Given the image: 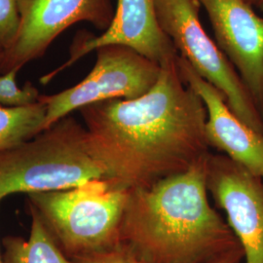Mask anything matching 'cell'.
Instances as JSON below:
<instances>
[{
	"instance_id": "obj_9",
	"label": "cell",
	"mask_w": 263,
	"mask_h": 263,
	"mask_svg": "<svg viewBox=\"0 0 263 263\" xmlns=\"http://www.w3.org/2000/svg\"><path fill=\"white\" fill-rule=\"evenodd\" d=\"M107 45L130 48L160 66L179 56L173 41L163 31L157 18L154 0H117L110 26L101 35L76 38L65 64L40 78L50 83L58 74L92 51Z\"/></svg>"
},
{
	"instance_id": "obj_17",
	"label": "cell",
	"mask_w": 263,
	"mask_h": 263,
	"mask_svg": "<svg viewBox=\"0 0 263 263\" xmlns=\"http://www.w3.org/2000/svg\"><path fill=\"white\" fill-rule=\"evenodd\" d=\"M244 259V250L242 246H240L210 263H241Z\"/></svg>"
},
{
	"instance_id": "obj_2",
	"label": "cell",
	"mask_w": 263,
	"mask_h": 263,
	"mask_svg": "<svg viewBox=\"0 0 263 263\" xmlns=\"http://www.w3.org/2000/svg\"><path fill=\"white\" fill-rule=\"evenodd\" d=\"M208 157L182 174L129 189L120 243L140 262L210 263L241 246L210 204Z\"/></svg>"
},
{
	"instance_id": "obj_12",
	"label": "cell",
	"mask_w": 263,
	"mask_h": 263,
	"mask_svg": "<svg viewBox=\"0 0 263 263\" xmlns=\"http://www.w3.org/2000/svg\"><path fill=\"white\" fill-rule=\"evenodd\" d=\"M28 208L31 226L28 239L6 236L2 239L4 263H74L64 254L48 232L37 213Z\"/></svg>"
},
{
	"instance_id": "obj_4",
	"label": "cell",
	"mask_w": 263,
	"mask_h": 263,
	"mask_svg": "<svg viewBox=\"0 0 263 263\" xmlns=\"http://www.w3.org/2000/svg\"><path fill=\"white\" fill-rule=\"evenodd\" d=\"M108 179L88 146L87 130L66 116L18 146L0 152V198L76 187Z\"/></svg>"
},
{
	"instance_id": "obj_20",
	"label": "cell",
	"mask_w": 263,
	"mask_h": 263,
	"mask_svg": "<svg viewBox=\"0 0 263 263\" xmlns=\"http://www.w3.org/2000/svg\"><path fill=\"white\" fill-rule=\"evenodd\" d=\"M1 201H2V199L0 198V203H1ZM0 263H4L3 262V258H2V255L0 254Z\"/></svg>"
},
{
	"instance_id": "obj_13",
	"label": "cell",
	"mask_w": 263,
	"mask_h": 263,
	"mask_svg": "<svg viewBox=\"0 0 263 263\" xmlns=\"http://www.w3.org/2000/svg\"><path fill=\"white\" fill-rule=\"evenodd\" d=\"M46 105L40 101L24 107L0 104V152L30 141L44 131Z\"/></svg>"
},
{
	"instance_id": "obj_18",
	"label": "cell",
	"mask_w": 263,
	"mask_h": 263,
	"mask_svg": "<svg viewBox=\"0 0 263 263\" xmlns=\"http://www.w3.org/2000/svg\"><path fill=\"white\" fill-rule=\"evenodd\" d=\"M246 3H248L249 5H253V4H257L259 2V0H243Z\"/></svg>"
},
{
	"instance_id": "obj_19",
	"label": "cell",
	"mask_w": 263,
	"mask_h": 263,
	"mask_svg": "<svg viewBox=\"0 0 263 263\" xmlns=\"http://www.w3.org/2000/svg\"><path fill=\"white\" fill-rule=\"evenodd\" d=\"M257 6H259V8L263 10V0H259V2L257 3Z\"/></svg>"
},
{
	"instance_id": "obj_8",
	"label": "cell",
	"mask_w": 263,
	"mask_h": 263,
	"mask_svg": "<svg viewBox=\"0 0 263 263\" xmlns=\"http://www.w3.org/2000/svg\"><path fill=\"white\" fill-rule=\"evenodd\" d=\"M207 188L245 253V263H263V178L224 154L208 157Z\"/></svg>"
},
{
	"instance_id": "obj_11",
	"label": "cell",
	"mask_w": 263,
	"mask_h": 263,
	"mask_svg": "<svg viewBox=\"0 0 263 263\" xmlns=\"http://www.w3.org/2000/svg\"><path fill=\"white\" fill-rule=\"evenodd\" d=\"M177 65L184 83L194 90L206 106V136L211 148L220 151L263 178V134L254 131L238 118L228 106L223 94L199 76L179 55Z\"/></svg>"
},
{
	"instance_id": "obj_5",
	"label": "cell",
	"mask_w": 263,
	"mask_h": 263,
	"mask_svg": "<svg viewBox=\"0 0 263 263\" xmlns=\"http://www.w3.org/2000/svg\"><path fill=\"white\" fill-rule=\"evenodd\" d=\"M163 31L178 53L199 76L226 97V103L245 124L263 134V118L241 77L199 18L198 0H154Z\"/></svg>"
},
{
	"instance_id": "obj_1",
	"label": "cell",
	"mask_w": 263,
	"mask_h": 263,
	"mask_svg": "<svg viewBox=\"0 0 263 263\" xmlns=\"http://www.w3.org/2000/svg\"><path fill=\"white\" fill-rule=\"evenodd\" d=\"M78 111L92 155L108 179L128 190L182 174L211 153L206 106L182 80L177 59L161 66L158 81L140 98Z\"/></svg>"
},
{
	"instance_id": "obj_14",
	"label": "cell",
	"mask_w": 263,
	"mask_h": 263,
	"mask_svg": "<svg viewBox=\"0 0 263 263\" xmlns=\"http://www.w3.org/2000/svg\"><path fill=\"white\" fill-rule=\"evenodd\" d=\"M19 70L12 69L0 76V104L7 107H24L39 102L37 88L31 82H27L24 88L17 83Z\"/></svg>"
},
{
	"instance_id": "obj_15",
	"label": "cell",
	"mask_w": 263,
	"mask_h": 263,
	"mask_svg": "<svg viewBox=\"0 0 263 263\" xmlns=\"http://www.w3.org/2000/svg\"><path fill=\"white\" fill-rule=\"evenodd\" d=\"M18 0H0V52L7 51L19 28Z\"/></svg>"
},
{
	"instance_id": "obj_16",
	"label": "cell",
	"mask_w": 263,
	"mask_h": 263,
	"mask_svg": "<svg viewBox=\"0 0 263 263\" xmlns=\"http://www.w3.org/2000/svg\"><path fill=\"white\" fill-rule=\"evenodd\" d=\"M74 263H141L120 245L116 250L76 259Z\"/></svg>"
},
{
	"instance_id": "obj_21",
	"label": "cell",
	"mask_w": 263,
	"mask_h": 263,
	"mask_svg": "<svg viewBox=\"0 0 263 263\" xmlns=\"http://www.w3.org/2000/svg\"><path fill=\"white\" fill-rule=\"evenodd\" d=\"M2 57H3V53L0 52V63H1V60H2Z\"/></svg>"
},
{
	"instance_id": "obj_22",
	"label": "cell",
	"mask_w": 263,
	"mask_h": 263,
	"mask_svg": "<svg viewBox=\"0 0 263 263\" xmlns=\"http://www.w3.org/2000/svg\"><path fill=\"white\" fill-rule=\"evenodd\" d=\"M261 116H262V118H263V108H262V111H261Z\"/></svg>"
},
{
	"instance_id": "obj_6",
	"label": "cell",
	"mask_w": 263,
	"mask_h": 263,
	"mask_svg": "<svg viewBox=\"0 0 263 263\" xmlns=\"http://www.w3.org/2000/svg\"><path fill=\"white\" fill-rule=\"evenodd\" d=\"M96 53L94 67L81 82L57 94L40 96L39 101L46 105L44 130L85 106L140 98L158 81L161 66L130 48L107 45Z\"/></svg>"
},
{
	"instance_id": "obj_3",
	"label": "cell",
	"mask_w": 263,
	"mask_h": 263,
	"mask_svg": "<svg viewBox=\"0 0 263 263\" xmlns=\"http://www.w3.org/2000/svg\"><path fill=\"white\" fill-rule=\"evenodd\" d=\"M129 190L110 179L76 187L28 194L33 209L66 256L76 259L120 247V227Z\"/></svg>"
},
{
	"instance_id": "obj_10",
	"label": "cell",
	"mask_w": 263,
	"mask_h": 263,
	"mask_svg": "<svg viewBox=\"0 0 263 263\" xmlns=\"http://www.w3.org/2000/svg\"><path fill=\"white\" fill-rule=\"evenodd\" d=\"M222 51L261 114L263 108V18L243 0H198Z\"/></svg>"
},
{
	"instance_id": "obj_7",
	"label": "cell",
	"mask_w": 263,
	"mask_h": 263,
	"mask_svg": "<svg viewBox=\"0 0 263 263\" xmlns=\"http://www.w3.org/2000/svg\"><path fill=\"white\" fill-rule=\"evenodd\" d=\"M20 23L11 47L3 53L0 72L19 70L43 56L66 28L80 22L106 30L114 16L111 0H18Z\"/></svg>"
}]
</instances>
